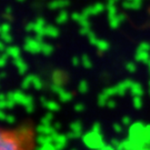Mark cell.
<instances>
[{"mask_svg": "<svg viewBox=\"0 0 150 150\" xmlns=\"http://www.w3.org/2000/svg\"><path fill=\"white\" fill-rule=\"evenodd\" d=\"M37 132L30 125L0 126V150H36Z\"/></svg>", "mask_w": 150, "mask_h": 150, "instance_id": "obj_1", "label": "cell"}]
</instances>
